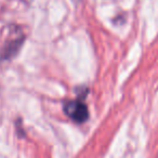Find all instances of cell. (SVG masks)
<instances>
[{"label":"cell","mask_w":158,"mask_h":158,"mask_svg":"<svg viewBox=\"0 0 158 158\" xmlns=\"http://www.w3.org/2000/svg\"><path fill=\"white\" fill-rule=\"evenodd\" d=\"M64 112L76 123H84L88 119V108L80 101H69L64 104Z\"/></svg>","instance_id":"1"}]
</instances>
